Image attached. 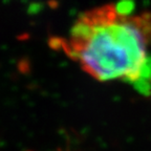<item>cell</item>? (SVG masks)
Returning <instances> with one entry per match:
<instances>
[{
	"mask_svg": "<svg viewBox=\"0 0 151 151\" xmlns=\"http://www.w3.org/2000/svg\"><path fill=\"white\" fill-rule=\"evenodd\" d=\"M131 0L83 12L59 48L100 82L120 80L151 94V13H134Z\"/></svg>",
	"mask_w": 151,
	"mask_h": 151,
	"instance_id": "6da1fadb",
	"label": "cell"
}]
</instances>
